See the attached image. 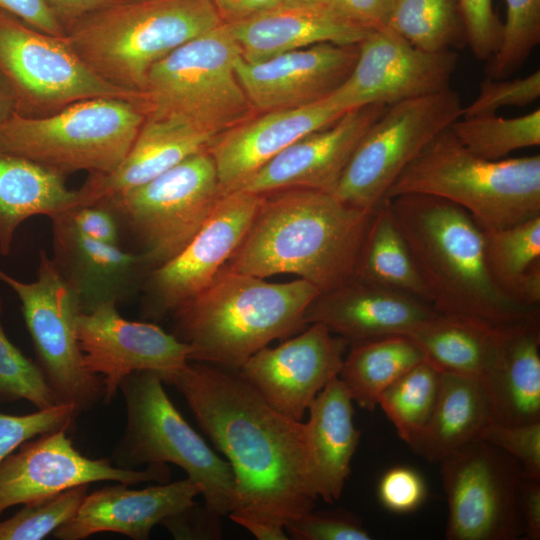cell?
<instances>
[{
    "mask_svg": "<svg viewBox=\"0 0 540 540\" xmlns=\"http://www.w3.org/2000/svg\"><path fill=\"white\" fill-rule=\"evenodd\" d=\"M171 384L231 466V519L285 528L313 510L319 496L305 423L273 408L237 369L189 361Z\"/></svg>",
    "mask_w": 540,
    "mask_h": 540,
    "instance_id": "1",
    "label": "cell"
},
{
    "mask_svg": "<svg viewBox=\"0 0 540 540\" xmlns=\"http://www.w3.org/2000/svg\"><path fill=\"white\" fill-rule=\"evenodd\" d=\"M374 212L312 188L262 194L249 230L225 267L263 279L293 274L320 293L329 291L354 275Z\"/></svg>",
    "mask_w": 540,
    "mask_h": 540,
    "instance_id": "2",
    "label": "cell"
},
{
    "mask_svg": "<svg viewBox=\"0 0 540 540\" xmlns=\"http://www.w3.org/2000/svg\"><path fill=\"white\" fill-rule=\"evenodd\" d=\"M387 200L437 313L499 326L539 316V308L513 301L495 285L486 266L484 231L464 209L422 194Z\"/></svg>",
    "mask_w": 540,
    "mask_h": 540,
    "instance_id": "3",
    "label": "cell"
},
{
    "mask_svg": "<svg viewBox=\"0 0 540 540\" xmlns=\"http://www.w3.org/2000/svg\"><path fill=\"white\" fill-rule=\"evenodd\" d=\"M319 293L300 278L272 283L224 267L171 312L174 335L191 346L190 361L238 370L270 342L302 331L305 312Z\"/></svg>",
    "mask_w": 540,
    "mask_h": 540,
    "instance_id": "4",
    "label": "cell"
},
{
    "mask_svg": "<svg viewBox=\"0 0 540 540\" xmlns=\"http://www.w3.org/2000/svg\"><path fill=\"white\" fill-rule=\"evenodd\" d=\"M405 194L445 199L483 231L504 229L540 215V156L487 160L448 127L405 167L384 199Z\"/></svg>",
    "mask_w": 540,
    "mask_h": 540,
    "instance_id": "5",
    "label": "cell"
},
{
    "mask_svg": "<svg viewBox=\"0 0 540 540\" xmlns=\"http://www.w3.org/2000/svg\"><path fill=\"white\" fill-rule=\"evenodd\" d=\"M222 24L211 0H124L80 19L65 39L102 79L141 93L156 62Z\"/></svg>",
    "mask_w": 540,
    "mask_h": 540,
    "instance_id": "6",
    "label": "cell"
},
{
    "mask_svg": "<svg viewBox=\"0 0 540 540\" xmlns=\"http://www.w3.org/2000/svg\"><path fill=\"white\" fill-rule=\"evenodd\" d=\"M145 120L140 102L99 97L40 117L15 114L0 125V151L62 175L107 174L127 155Z\"/></svg>",
    "mask_w": 540,
    "mask_h": 540,
    "instance_id": "7",
    "label": "cell"
},
{
    "mask_svg": "<svg viewBox=\"0 0 540 540\" xmlns=\"http://www.w3.org/2000/svg\"><path fill=\"white\" fill-rule=\"evenodd\" d=\"M127 424L113 451L115 466L174 464L194 481L205 506L228 515L234 505L235 481L228 461L214 452L187 423L154 372L139 371L120 384Z\"/></svg>",
    "mask_w": 540,
    "mask_h": 540,
    "instance_id": "8",
    "label": "cell"
},
{
    "mask_svg": "<svg viewBox=\"0 0 540 540\" xmlns=\"http://www.w3.org/2000/svg\"><path fill=\"white\" fill-rule=\"evenodd\" d=\"M239 56L225 23L186 42L150 68L141 91L145 115L215 135L250 118L254 109L235 72Z\"/></svg>",
    "mask_w": 540,
    "mask_h": 540,
    "instance_id": "9",
    "label": "cell"
},
{
    "mask_svg": "<svg viewBox=\"0 0 540 540\" xmlns=\"http://www.w3.org/2000/svg\"><path fill=\"white\" fill-rule=\"evenodd\" d=\"M222 195L214 160L206 149L148 182L96 204L112 212L121 236L132 238L135 252L153 270L186 247Z\"/></svg>",
    "mask_w": 540,
    "mask_h": 540,
    "instance_id": "10",
    "label": "cell"
},
{
    "mask_svg": "<svg viewBox=\"0 0 540 540\" xmlns=\"http://www.w3.org/2000/svg\"><path fill=\"white\" fill-rule=\"evenodd\" d=\"M462 108L451 87L388 105L355 147L331 193L351 206L376 209L399 174L461 117Z\"/></svg>",
    "mask_w": 540,
    "mask_h": 540,
    "instance_id": "11",
    "label": "cell"
},
{
    "mask_svg": "<svg viewBox=\"0 0 540 540\" xmlns=\"http://www.w3.org/2000/svg\"><path fill=\"white\" fill-rule=\"evenodd\" d=\"M0 70L13 90L17 114L25 117L47 116L92 98L142 100L141 93L98 76L65 37L42 32L2 11Z\"/></svg>",
    "mask_w": 540,
    "mask_h": 540,
    "instance_id": "12",
    "label": "cell"
},
{
    "mask_svg": "<svg viewBox=\"0 0 540 540\" xmlns=\"http://www.w3.org/2000/svg\"><path fill=\"white\" fill-rule=\"evenodd\" d=\"M0 280L17 294L38 366L61 404L79 412L103 399L102 379L83 365L75 322L81 313L76 294L46 251L39 254L37 278L19 281L2 269Z\"/></svg>",
    "mask_w": 540,
    "mask_h": 540,
    "instance_id": "13",
    "label": "cell"
},
{
    "mask_svg": "<svg viewBox=\"0 0 540 540\" xmlns=\"http://www.w3.org/2000/svg\"><path fill=\"white\" fill-rule=\"evenodd\" d=\"M449 540H514L523 534L520 464L478 438L440 462Z\"/></svg>",
    "mask_w": 540,
    "mask_h": 540,
    "instance_id": "14",
    "label": "cell"
},
{
    "mask_svg": "<svg viewBox=\"0 0 540 540\" xmlns=\"http://www.w3.org/2000/svg\"><path fill=\"white\" fill-rule=\"evenodd\" d=\"M455 50H421L389 27L373 30L359 44L354 66L327 97L338 111L394 103L450 88L456 71Z\"/></svg>",
    "mask_w": 540,
    "mask_h": 540,
    "instance_id": "15",
    "label": "cell"
},
{
    "mask_svg": "<svg viewBox=\"0 0 540 540\" xmlns=\"http://www.w3.org/2000/svg\"><path fill=\"white\" fill-rule=\"evenodd\" d=\"M60 429L34 437L0 463V516L18 504L41 501L67 489L100 481L125 485L168 482V464H151L144 470L115 466L108 459L81 454Z\"/></svg>",
    "mask_w": 540,
    "mask_h": 540,
    "instance_id": "16",
    "label": "cell"
},
{
    "mask_svg": "<svg viewBox=\"0 0 540 540\" xmlns=\"http://www.w3.org/2000/svg\"><path fill=\"white\" fill-rule=\"evenodd\" d=\"M117 307L107 304L80 313L75 322L83 365L88 372L102 376L105 403L134 372L151 371L163 383L171 384L190 361L192 350L156 324L123 318Z\"/></svg>",
    "mask_w": 540,
    "mask_h": 540,
    "instance_id": "17",
    "label": "cell"
},
{
    "mask_svg": "<svg viewBox=\"0 0 540 540\" xmlns=\"http://www.w3.org/2000/svg\"><path fill=\"white\" fill-rule=\"evenodd\" d=\"M261 200L262 194L240 189L223 193L186 247L147 275L145 314L160 318L204 290L244 239Z\"/></svg>",
    "mask_w": 540,
    "mask_h": 540,
    "instance_id": "18",
    "label": "cell"
},
{
    "mask_svg": "<svg viewBox=\"0 0 540 540\" xmlns=\"http://www.w3.org/2000/svg\"><path fill=\"white\" fill-rule=\"evenodd\" d=\"M349 343L320 323L276 347H264L238 369L277 411L301 421L318 393L343 366Z\"/></svg>",
    "mask_w": 540,
    "mask_h": 540,
    "instance_id": "19",
    "label": "cell"
},
{
    "mask_svg": "<svg viewBox=\"0 0 540 540\" xmlns=\"http://www.w3.org/2000/svg\"><path fill=\"white\" fill-rule=\"evenodd\" d=\"M357 55L358 45L320 43L259 62L239 56L235 72L253 109L264 113L324 99L346 79Z\"/></svg>",
    "mask_w": 540,
    "mask_h": 540,
    "instance_id": "20",
    "label": "cell"
},
{
    "mask_svg": "<svg viewBox=\"0 0 540 540\" xmlns=\"http://www.w3.org/2000/svg\"><path fill=\"white\" fill-rule=\"evenodd\" d=\"M386 107L371 104L345 112L288 146L238 189L255 194L298 187L331 192L355 147Z\"/></svg>",
    "mask_w": 540,
    "mask_h": 540,
    "instance_id": "21",
    "label": "cell"
},
{
    "mask_svg": "<svg viewBox=\"0 0 540 540\" xmlns=\"http://www.w3.org/2000/svg\"><path fill=\"white\" fill-rule=\"evenodd\" d=\"M438 313L426 301L356 276L319 293L308 306L306 325L320 323L349 345L407 335Z\"/></svg>",
    "mask_w": 540,
    "mask_h": 540,
    "instance_id": "22",
    "label": "cell"
},
{
    "mask_svg": "<svg viewBox=\"0 0 540 540\" xmlns=\"http://www.w3.org/2000/svg\"><path fill=\"white\" fill-rule=\"evenodd\" d=\"M50 220L51 258L76 294L81 313L118 306L143 288L151 269L140 253L88 238L57 216Z\"/></svg>",
    "mask_w": 540,
    "mask_h": 540,
    "instance_id": "23",
    "label": "cell"
},
{
    "mask_svg": "<svg viewBox=\"0 0 540 540\" xmlns=\"http://www.w3.org/2000/svg\"><path fill=\"white\" fill-rule=\"evenodd\" d=\"M343 114L322 99L302 107L264 112L223 131L207 149L222 192L238 189L288 146Z\"/></svg>",
    "mask_w": 540,
    "mask_h": 540,
    "instance_id": "24",
    "label": "cell"
},
{
    "mask_svg": "<svg viewBox=\"0 0 540 540\" xmlns=\"http://www.w3.org/2000/svg\"><path fill=\"white\" fill-rule=\"evenodd\" d=\"M198 485L190 478L129 489L118 483L86 495L76 514L57 528L59 540H82L100 532H115L146 540L154 526L194 504Z\"/></svg>",
    "mask_w": 540,
    "mask_h": 540,
    "instance_id": "25",
    "label": "cell"
},
{
    "mask_svg": "<svg viewBox=\"0 0 540 540\" xmlns=\"http://www.w3.org/2000/svg\"><path fill=\"white\" fill-rule=\"evenodd\" d=\"M247 62L320 43L358 45L372 30L328 3H281L246 20L227 24Z\"/></svg>",
    "mask_w": 540,
    "mask_h": 540,
    "instance_id": "26",
    "label": "cell"
},
{
    "mask_svg": "<svg viewBox=\"0 0 540 540\" xmlns=\"http://www.w3.org/2000/svg\"><path fill=\"white\" fill-rule=\"evenodd\" d=\"M217 135L171 117L145 115L127 155L107 174H90L77 190V205L102 202L140 186L184 159L208 149Z\"/></svg>",
    "mask_w": 540,
    "mask_h": 540,
    "instance_id": "27",
    "label": "cell"
},
{
    "mask_svg": "<svg viewBox=\"0 0 540 540\" xmlns=\"http://www.w3.org/2000/svg\"><path fill=\"white\" fill-rule=\"evenodd\" d=\"M492 421L520 425L540 422V317L505 328L499 358L481 382Z\"/></svg>",
    "mask_w": 540,
    "mask_h": 540,
    "instance_id": "28",
    "label": "cell"
},
{
    "mask_svg": "<svg viewBox=\"0 0 540 540\" xmlns=\"http://www.w3.org/2000/svg\"><path fill=\"white\" fill-rule=\"evenodd\" d=\"M308 410L305 425L318 496L334 502L343 492L361 435L354 425L353 400L336 377L318 393Z\"/></svg>",
    "mask_w": 540,
    "mask_h": 540,
    "instance_id": "29",
    "label": "cell"
},
{
    "mask_svg": "<svg viewBox=\"0 0 540 540\" xmlns=\"http://www.w3.org/2000/svg\"><path fill=\"white\" fill-rule=\"evenodd\" d=\"M506 326L469 316L438 313L407 336L440 372L482 382L499 358Z\"/></svg>",
    "mask_w": 540,
    "mask_h": 540,
    "instance_id": "30",
    "label": "cell"
},
{
    "mask_svg": "<svg viewBox=\"0 0 540 540\" xmlns=\"http://www.w3.org/2000/svg\"><path fill=\"white\" fill-rule=\"evenodd\" d=\"M490 421L492 416L482 383L468 376L441 372L431 416L409 446L424 459L439 463L478 439Z\"/></svg>",
    "mask_w": 540,
    "mask_h": 540,
    "instance_id": "31",
    "label": "cell"
},
{
    "mask_svg": "<svg viewBox=\"0 0 540 540\" xmlns=\"http://www.w3.org/2000/svg\"><path fill=\"white\" fill-rule=\"evenodd\" d=\"M77 202L64 175L29 159L0 151V254L11 251L17 228L28 218H49Z\"/></svg>",
    "mask_w": 540,
    "mask_h": 540,
    "instance_id": "32",
    "label": "cell"
},
{
    "mask_svg": "<svg viewBox=\"0 0 540 540\" xmlns=\"http://www.w3.org/2000/svg\"><path fill=\"white\" fill-rule=\"evenodd\" d=\"M488 272L499 290L531 308L540 303V215L516 225L484 231Z\"/></svg>",
    "mask_w": 540,
    "mask_h": 540,
    "instance_id": "33",
    "label": "cell"
},
{
    "mask_svg": "<svg viewBox=\"0 0 540 540\" xmlns=\"http://www.w3.org/2000/svg\"><path fill=\"white\" fill-rule=\"evenodd\" d=\"M339 378L353 402L372 411L382 392L406 371L426 360L407 335H389L350 345Z\"/></svg>",
    "mask_w": 540,
    "mask_h": 540,
    "instance_id": "34",
    "label": "cell"
},
{
    "mask_svg": "<svg viewBox=\"0 0 540 540\" xmlns=\"http://www.w3.org/2000/svg\"><path fill=\"white\" fill-rule=\"evenodd\" d=\"M354 276L410 294L429 303L425 285L393 218L387 199L375 209Z\"/></svg>",
    "mask_w": 540,
    "mask_h": 540,
    "instance_id": "35",
    "label": "cell"
},
{
    "mask_svg": "<svg viewBox=\"0 0 540 540\" xmlns=\"http://www.w3.org/2000/svg\"><path fill=\"white\" fill-rule=\"evenodd\" d=\"M387 27L428 52L455 50L466 43L459 0H394Z\"/></svg>",
    "mask_w": 540,
    "mask_h": 540,
    "instance_id": "36",
    "label": "cell"
},
{
    "mask_svg": "<svg viewBox=\"0 0 540 540\" xmlns=\"http://www.w3.org/2000/svg\"><path fill=\"white\" fill-rule=\"evenodd\" d=\"M440 380L441 372L424 360L388 386L378 399V406L408 445L416 439L431 416Z\"/></svg>",
    "mask_w": 540,
    "mask_h": 540,
    "instance_id": "37",
    "label": "cell"
},
{
    "mask_svg": "<svg viewBox=\"0 0 540 540\" xmlns=\"http://www.w3.org/2000/svg\"><path fill=\"white\" fill-rule=\"evenodd\" d=\"M450 128L476 156L501 160L514 151L540 144V110L514 118L496 114L460 117Z\"/></svg>",
    "mask_w": 540,
    "mask_h": 540,
    "instance_id": "38",
    "label": "cell"
},
{
    "mask_svg": "<svg viewBox=\"0 0 540 540\" xmlns=\"http://www.w3.org/2000/svg\"><path fill=\"white\" fill-rule=\"evenodd\" d=\"M505 4L501 42L487 66V77L494 79L516 72L540 42V0H505Z\"/></svg>",
    "mask_w": 540,
    "mask_h": 540,
    "instance_id": "39",
    "label": "cell"
},
{
    "mask_svg": "<svg viewBox=\"0 0 540 540\" xmlns=\"http://www.w3.org/2000/svg\"><path fill=\"white\" fill-rule=\"evenodd\" d=\"M79 485L41 501L24 504L12 517L0 521V540H40L70 520L87 495Z\"/></svg>",
    "mask_w": 540,
    "mask_h": 540,
    "instance_id": "40",
    "label": "cell"
},
{
    "mask_svg": "<svg viewBox=\"0 0 540 540\" xmlns=\"http://www.w3.org/2000/svg\"><path fill=\"white\" fill-rule=\"evenodd\" d=\"M2 311L0 296V395L11 400L24 399L38 409L61 404L38 364L9 340L1 323Z\"/></svg>",
    "mask_w": 540,
    "mask_h": 540,
    "instance_id": "41",
    "label": "cell"
},
{
    "mask_svg": "<svg viewBox=\"0 0 540 540\" xmlns=\"http://www.w3.org/2000/svg\"><path fill=\"white\" fill-rule=\"evenodd\" d=\"M79 413L73 404H57L24 415L0 412V463L34 437L60 429L68 430Z\"/></svg>",
    "mask_w": 540,
    "mask_h": 540,
    "instance_id": "42",
    "label": "cell"
},
{
    "mask_svg": "<svg viewBox=\"0 0 540 540\" xmlns=\"http://www.w3.org/2000/svg\"><path fill=\"white\" fill-rule=\"evenodd\" d=\"M540 96V71L515 79L487 77L480 83L475 99L462 108L461 117L496 114L507 106H526Z\"/></svg>",
    "mask_w": 540,
    "mask_h": 540,
    "instance_id": "43",
    "label": "cell"
},
{
    "mask_svg": "<svg viewBox=\"0 0 540 540\" xmlns=\"http://www.w3.org/2000/svg\"><path fill=\"white\" fill-rule=\"evenodd\" d=\"M479 438L514 458L523 477L540 479V422L508 425L490 421Z\"/></svg>",
    "mask_w": 540,
    "mask_h": 540,
    "instance_id": "44",
    "label": "cell"
},
{
    "mask_svg": "<svg viewBox=\"0 0 540 540\" xmlns=\"http://www.w3.org/2000/svg\"><path fill=\"white\" fill-rule=\"evenodd\" d=\"M285 530L295 540H369L371 536L360 520L343 511H319L303 515Z\"/></svg>",
    "mask_w": 540,
    "mask_h": 540,
    "instance_id": "45",
    "label": "cell"
},
{
    "mask_svg": "<svg viewBox=\"0 0 540 540\" xmlns=\"http://www.w3.org/2000/svg\"><path fill=\"white\" fill-rule=\"evenodd\" d=\"M466 43L481 61L490 60L496 53L502 36L492 0H459Z\"/></svg>",
    "mask_w": 540,
    "mask_h": 540,
    "instance_id": "46",
    "label": "cell"
},
{
    "mask_svg": "<svg viewBox=\"0 0 540 540\" xmlns=\"http://www.w3.org/2000/svg\"><path fill=\"white\" fill-rule=\"evenodd\" d=\"M426 491L425 482L420 474L404 466L388 470L378 485L380 502L395 513L416 510L423 503Z\"/></svg>",
    "mask_w": 540,
    "mask_h": 540,
    "instance_id": "47",
    "label": "cell"
},
{
    "mask_svg": "<svg viewBox=\"0 0 540 540\" xmlns=\"http://www.w3.org/2000/svg\"><path fill=\"white\" fill-rule=\"evenodd\" d=\"M55 216L88 238L107 244L120 245L122 236L118 221L112 212L104 206L97 204L77 205Z\"/></svg>",
    "mask_w": 540,
    "mask_h": 540,
    "instance_id": "48",
    "label": "cell"
},
{
    "mask_svg": "<svg viewBox=\"0 0 540 540\" xmlns=\"http://www.w3.org/2000/svg\"><path fill=\"white\" fill-rule=\"evenodd\" d=\"M221 515L205 505L194 503L181 512L168 517L161 524L176 539H220L222 537Z\"/></svg>",
    "mask_w": 540,
    "mask_h": 540,
    "instance_id": "49",
    "label": "cell"
},
{
    "mask_svg": "<svg viewBox=\"0 0 540 540\" xmlns=\"http://www.w3.org/2000/svg\"><path fill=\"white\" fill-rule=\"evenodd\" d=\"M0 11L9 13L42 32L65 37V30L48 0H0Z\"/></svg>",
    "mask_w": 540,
    "mask_h": 540,
    "instance_id": "50",
    "label": "cell"
},
{
    "mask_svg": "<svg viewBox=\"0 0 540 540\" xmlns=\"http://www.w3.org/2000/svg\"><path fill=\"white\" fill-rule=\"evenodd\" d=\"M326 1L348 19L372 31L388 26L394 6V0Z\"/></svg>",
    "mask_w": 540,
    "mask_h": 540,
    "instance_id": "51",
    "label": "cell"
},
{
    "mask_svg": "<svg viewBox=\"0 0 540 540\" xmlns=\"http://www.w3.org/2000/svg\"><path fill=\"white\" fill-rule=\"evenodd\" d=\"M518 507L526 539H540V479L522 477Z\"/></svg>",
    "mask_w": 540,
    "mask_h": 540,
    "instance_id": "52",
    "label": "cell"
},
{
    "mask_svg": "<svg viewBox=\"0 0 540 540\" xmlns=\"http://www.w3.org/2000/svg\"><path fill=\"white\" fill-rule=\"evenodd\" d=\"M124 0H48L65 32L80 19Z\"/></svg>",
    "mask_w": 540,
    "mask_h": 540,
    "instance_id": "53",
    "label": "cell"
},
{
    "mask_svg": "<svg viewBox=\"0 0 540 540\" xmlns=\"http://www.w3.org/2000/svg\"><path fill=\"white\" fill-rule=\"evenodd\" d=\"M221 20L233 24L274 8L283 0H211Z\"/></svg>",
    "mask_w": 540,
    "mask_h": 540,
    "instance_id": "54",
    "label": "cell"
},
{
    "mask_svg": "<svg viewBox=\"0 0 540 540\" xmlns=\"http://www.w3.org/2000/svg\"><path fill=\"white\" fill-rule=\"evenodd\" d=\"M232 521L248 530L255 538L259 540H286L289 536L283 526L271 522L250 519V518H232Z\"/></svg>",
    "mask_w": 540,
    "mask_h": 540,
    "instance_id": "55",
    "label": "cell"
},
{
    "mask_svg": "<svg viewBox=\"0 0 540 540\" xmlns=\"http://www.w3.org/2000/svg\"><path fill=\"white\" fill-rule=\"evenodd\" d=\"M15 114H17V105L13 90L0 70V125Z\"/></svg>",
    "mask_w": 540,
    "mask_h": 540,
    "instance_id": "56",
    "label": "cell"
},
{
    "mask_svg": "<svg viewBox=\"0 0 540 540\" xmlns=\"http://www.w3.org/2000/svg\"><path fill=\"white\" fill-rule=\"evenodd\" d=\"M283 3H327L326 0H283Z\"/></svg>",
    "mask_w": 540,
    "mask_h": 540,
    "instance_id": "57",
    "label": "cell"
}]
</instances>
